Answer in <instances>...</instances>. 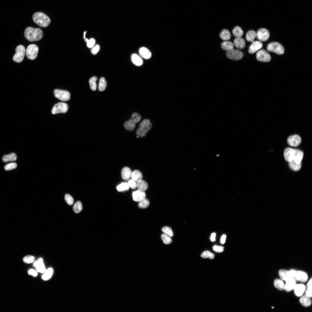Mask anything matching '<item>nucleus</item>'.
Segmentation results:
<instances>
[{
  "mask_svg": "<svg viewBox=\"0 0 312 312\" xmlns=\"http://www.w3.org/2000/svg\"><path fill=\"white\" fill-rule=\"evenodd\" d=\"M267 49L269 51L274 52L279 55L283 54L285 51L282 45L277 42H273L268 44L267 47Z\"/></svg>",
  "mask_w": 312,
  "mask_h": 312,
  "instance_id": "6",
  "label": "nucleus"
},
{
  "mask_svg": "<svg viewBox=\"0 0 312 312\" xmlns=\"http://www.w3.org/2000/svg\"><path fill=\"white\" fill-rule=\"evenodd\" d=\"M226 236L225 235H223L221 237L220 239V243L222 244H224L225 242L226 239Z\"/></svg>",
  "mask_w": 312,
  "mask_h": 312,
  "instance_id": "56",
  "label": "nucleus"
},
{
  "mask_svg": "<svg viewBox=\"0 0 312 312\" xmlns=\"http://www.w3.org/2000/svg\"><path fill=\"white\" fill-rule=\"evenodd\" d=\"M274 284L275 287L280 291H283L285 289V284L281 279H275L274 281Z\"/></svg>",
  "mask_w": 312,
  "mask_h": 312,
  "instance_id": "32",
  "label": "nucleus"
},
{
  "mask_svg": "<svg viewBox=\"0 0 312 312\" xmlns=\"http://www.w3.org/2000/svg\"><path fill=\"white\" fill-rule=\"evenodd\" d=\"M68 109V105L64 102H60L54 105L52 110L51 113L53 114L60 113H65L67 112Z\"/></svg>",
  "mask_w": 312,
  "mask_h": 312,
  "instance_id": "8",
  "label": "nucleus"
},
{
  "mask_svg": "<svg viewBox=\"0 0 312 312\" xmlns=\"http://www.w3.org/2000/svg\"><path fill=\"white\" fill-rule=\"evenodd\" d=\"M216 234L215 233H213L211 235L210 237L211 240L212 242H214L216 240Z\"/></svg>",
  "mask_w": 312,
  "mask_h": 312,
  "instance_id": "57",
  "label": "nucleus"
},
{
  "mask_svg": "<svg viewBox=\"0 0 312 312\" xmlns=\"http://www.w3.org/2000/svg\"><path fill=\"white\" fill-rule=\"evenodd\" d=\"M152 127V124L150 120L148 119H144L139 124L136 132L137 135L140 138L145 137Z\"/></svg>",
  "mask_w": 312,
  "mask_h": 312,
  "instance_id": "3",
  "label": "nucleus"
},
{
  "mask_svg": "<svg viewBox=\"0 0 312 312\" xmlns=\"http://www.w3.org/2000/svg\"><path fill=\"white\" fill-rule=\"evenodd\" d=\"M42 31L39 28L28 27L26 28L24 32L25 38L29 41H38L40 40L43 36Z\"/></svg>",
  "mask_w": 312,
  "mask_h": 312,
  "instance_id": "1",
  "label": "nucleus"
},
{
  "mask_svg": "<svg viewBox=\"0 0 312 312\" xmlns=\"http://www.w3.org/2000/svg\"><path fill=\"white\" fill-rule=\"evenodd\" d=\"M16 53L13 57V61L17 63H20L24 59L25 53V47L21 45L17 47L16 48Z\"/></svg>",
  "mask_w": 312,
  "mask_h": 312,
  "instance_id": "5",
  "label": "nucleus"
},
{
  "mask_svg": "<svg viewBox=\"0 0 312 312\" xmlns=\"http://www.w3.org/2000/svg\"><path fill=\"white\" fill-rule=\"evenodd\" d=\"M92 48L91 51L92 54L93 55L96 54L100 49V47L98 44L96 45Z\"/></svg>",
  "mask_w": 312,
  "mask_h": 312,
  "instance_id": "53",
  "label": "nucleus"
},
{
  "mask_svg": "<svg viewBox=\"0 0 312 312\" xmlns=\"http://www.w3.org/2000/svg\"><path fill=\"white\" fill-rule=\"evenodd\" d=\"M44 264L42 258H39L37 261H35L34 263V266L36 268L38 266Z\"/></svg>",
  "mask_w": 312,
  "mask_h": 312,
  "instance_id": "54",
  "label": "nucleus"
},
{
  "mask_svg": "<svg viewBox=\"0 0 312 312\" xmlns=\"http://www.w3.org/2000/svg\"><path fill=\"white\" fill-rule=\"evenodd\" d=\"M161 238L164 243L165 244H168L172 242V239L171 237L165 233L162 234Z\"/></svg>",
  "mask_w": 312,
  "mask_h": 312,
  "instance_id": "43",
  "label": "nucleus"
},
{
  "mask_svg": "<svg viewBox=\"0 0 312 312\" xmlns=\"http://www.w3.org/2000/svg\"><path fill=\"white\" fill-rule=\"evenodd\" d=\"M131 177V179L137 182L142 180L143 176L140 171L135 170L132 172Z\"/></svg>",
  "mask_w": 312,
  "mask_h": 312,
  "instance_id": "26",
  "label": "nucleus"
},
{
  "mask_svg": "<svg viewBox=\"0 0 312 312\" xmlns=\"http://www.w3.org/2000/svg\"><path fill=\"white\" fill-rule=\"evenodd\" d=\"M289 165L290 168L295 171L299 170L301 167V163L299 164L297 163L293 160L289 162Z\"/></svg>",
  "mask_w": 312,
  "mask_h": 312,
  "instance_id": "36",
  "label": "nucleus"
},
{
  "mask_svg": "<svg viewBox=\"0 0 312 312\" xmlns=\"http://www.w3.org/2000/svg\"><path fill=\"white\" fill-rule=\"evenodd\" d=\"M86 31H85L83 33V38L85 41L87 42V47L89 48H90L93 47L95 45V40L93 38H91L90 40L86 38Z\"/></svg>",
  "mask_w": 312,
  "mask_h": 312,
  "instance_id": "39",
  "label": "nucleus"
},
{
  "mask_svg": "<svg viewBox=\"0 0 312 312\" xmlns=\"http://www.w3.org/2000/svg\"><path fill=\"white\" fill-rule=\"evenodd\" d=\"M53 271L51 268H48L44 272L42 276V279L45 281L49 279L52 277L53 274Z\"/></svg>",
  "mask_w": 312,
  "mask_h": 312,
  "instance_id": "33",
  "label": "nucleus"
},
{
  "mask_svg": "<svg viewBox=\"0 0 312 312\" xmlns=\"http://www.w3.org/2000/svg\"><path fill=\"white\" fill-rule=\"evenodd\" d=\"M55 96L59 99L62 101L69 100L70 98V94L66 90L55 89L54 91Z\"/></svg>",
  "mask_w": 312,
  "mask_h": 312,
  "instance_id": "10",
  "label": "nucleus"
},
{
  "mask_svg": "<svg viewBox=\"0 0 312 312\" xmlns=\"http://www.w3.org/2000/svg\"><path fill=\"white\" fill-rule=\"evenodd\" d=\"M307 289L305 292V295L310 298L312 297V278L308 282L307 285Z\"/></svg>",
  "mask_w": 312,
  "mask_h": 312,
  "instance_id": "40",
  "label": "nucleus"
},
{
  "mask_svg": "<svg viewBox=\"0 0 312 312\" xmlns=\"http://www.w3.org/2000/svg\"><path fill=\"white\" fill-rule=\"evenodd\" d=\"M201 257L203 258H209L213 259L214 257V255L210 251L206 250L203 252L201 254Z\"/></svg>",
  "mask_w": 312,
  "mask_h": 312,
  "instance_id": "45",
  "label": "nucleus"
},
{
  "mask_svg": "<svg viewBox=\"0 0 312 312\" xmlns=\"http://www.w3.org/2000/svg\"><path fill=\"white\" fill-rule=\"evenodd\" d=\"M146 195L144 192L139 190L134 191L132 193L133 200L136 202H140L145 198Z\"/></svg>",
  "mask_w": 312,
  "mask_h": 312,
  "instance_id": "16",
  "label": "nucleus"
},
{
  "mask_svg": "<svg viewBox=\"0 0 312 312\" xmlns=\"http://www.w3.org/2000/svg\"><path fill=\"white\" fill-rule=\"evenodd\" d=\"M287 143L290 146L296 147L298 146L301 142L300 137L297 135H291L287 139Z\"/></svg>",
  "mask_w": 312,
  "mask_h": 312,
  "instance_id": "13",
  "label": "nucleus"
},
{
  "mask_svg": "<svg viewBox=\"0 0 312 312\" xmlns=\"http://www.w3.org/2000/svg\"><path fill=\"white\" fill-rule=\"evenodd\" d=\"M286 281L285 286V290L289 292L293 289L296 285V281L294 279H290Z\"/></svg>",
  "mask_w": 312,
  "mask_h": 312,
  "instance_id": "20",
  "label": "nucleus"
},
{
  "mask_svg": "<svg viewBox=\"0 0 312 312\" xmlns=\"http://www.w3.org/2000/svg\"><path fill=\"white\" fill-rule=\"evenodd\" d=\"M17 165L15 163H11L6 164L4 166L5 169L7 171L15 169L17 168Z\"/></svg>",
  "mask_w": 312,
  "mask_h": 312,
  "instance_id": "47",
  "label": "nucleus"
},
{
  "mask_svg": "<svg viewBox=\"0 0 312 312\" xmlns=\"http://www.w3.org/2000/svg\"><path fill=\"white\" fill-rule=\"evenodd\" d=\"M35 258V257L32 256L28 255L24 257L23 260V262L26 263H30L33 262Z\"/></svg>",
  "mask_w": 312,
  "mask_h": 312,
  "instance_id": "49",
  "label": "nucleus"
},
{
  "mask_svg": "<svg viewBox=\"0 0 312 312\" xmlns=\"http://www.w3.org/2000/svg\"><path fill=\"white\" fill-rule=\"evenodd\" d=\"M141 116L138 113H133L131 118L125 122L124 126L126 129L129 131H132L135 127V124L141 120Z\"/></svg>",
  "mask_w": 312,
  "mask_h": 312,
  "instance_id": "4",
  "label": "nucleus"
},
{
  "mask_svg": "<svg viewBox=\"0 0 312 312\" xmlns=\"http://www.w3.org/2000/svg\"><path fill=\"white\" fill-rule=\"evenodd\" d=\"M129 187L128 183L124 182L118 185L116 187V189L118 192H123L128 190Z\"/></svg>",
  "mask_w": 312,
  "mask_h": 312,
  "instance_id": "37",
  "label": "nucleus"
},
{
  "mask_svg": "<svg viewBox=\"0 0 312 312\" xmlns=\"http://www.w3.org/2000/svg\"><path fill=\"white\" fill-rule=\"evenodd\" d=\"M34 21L39 26L42 27L48 26L51 22L48 16L44 13L42 12H36L33 16Z\"/></svg>",
  "mask_w": 312,
  "mask_h": 312,
  "instance_id": "2",
  "label": "nucleus"
},
{
  "mask_svg": "<svg viewBox=\"0 0 312 312\" xmlns=\"http://www.w3.org/2000/svg\"><path fill=\"white\" fill-rule=\"evenodd\" d=\"M148 187L147 183L142 179L137 182V187L138 190L145 192L148 189Z\"/></svg>",
  "mask_w": 312,
  "mask_h": 312,
  "instance_id": "25",
  "label": "nucleus"
},
{
  "mask_svg": "<svg viewBox=\"0 0 312 312\" xmlns=\"http://www.w3.org/2000/svg\"><path fill=\"white\" fill-rule=\"evenodd\" d=\"M226 55L229 58L234 60L241 59L244 55L243 53L241 51L234 49L227 51Z\"/></svg>",
  "mask_w": 312,
  "mask_h": 312,
  "instance_id": "9",
  "label": "nucleus"
},
{
  "mask_svg": "<svg viewBox=\"0 0 312 312\" xmlns=\"http://www.w3.org/2000/svg\"><path fill=\"white\" fill-rule=\"evenodd\" d=\"M139 53L140 56L145 59H148L151 57V52L145 47L141 48L139 50Z\"/></svg>",
  "mask_w": 312,
  "mask_h": 312,
  "instance_id": "21",
  "label": "nucleus"
},
{
  "mask_svg": "<svg viewBox=\"0 0 312 312\" xmlns=\"http://www.w3.org/2000/svg\"><path fill=\"white\" fill-rule=\"evenodd\" d=\"M233 44L235 47L239 49H242L245 46V40L241 37L236 38L234 40Z\"/></svg>",
  "mask_w": 312,
  "mask_h": 312,
  "instance_id": "22",
  "label": "nucleus"
},
{
  "mask_svg": "<svg viewBox=\"0 0 312 312\" xmlns=\"http://www.w3.org/2000/svg\"><path fill=\"white\" fill-rule=\"evenodd\" d=\"M38 51V48L36 44H31L29 45L26 50V55L27 58L30 60H34L36 57Z\"/></svg>",
  "mask_w": 312,
  "mask_h": 312,
  "instance_id": "7",
  "label": "nucleus"
},
{
  "mask_svg": "<svg viewBox=\"0 0 312 312\" xmlns=\"http://www.w3.org/2000/svg\"><path fill=\"white\" fill-rule=\"evenodd\" d=\"M294 153V149L290 148H286L284 153L285 160L289 162L291 161L293 159Z\"/></svg>",
  "mask_w": 312,
  "mask_h": 312,
  "instance_id": "14",
  "label": "nucleus"
},
{
  "mask_svg": "<svg viewBox=\"0 0 312 312\" xmlns=\"http://www.w3.org/2000/svg\"><path fill=\"white\" fill-rule=\"evenodd\" d=\"M308 279L307 274L304 272L302 271H296L295 280L299 281L302 283L306 282Z\"/></svg>",
  "mask_w": 312,
  "mask_h": 312,
  "instance_id": "17",
  "label": "nucleus"
},
{
  "mask_svg": "<svg viewBox=\"0 0 312 312\" xmlns=\"http://www.w3.org/2000/svg\"><path fill=\"white\" fill-rule=\"evenodd\" d=\"M263 46V44L261 41H254L249 47L248 52L251 54L261 49Z\"/></svg>",
  "mask_w": 312,
  "mask_h": 312,
  "instance_id": "15",
  "label": "nucleus"
},
{
  "mask_svg": "<svg viewBox=\"0 0 312 312\" xmlns=\"http://www.w3.org/2000/svg\"><path fill=\"white\" fill-rule=\"evenodd\" d=\"M17 157L16 155L14 153H11L8 155H4L2 158V160L4 162H7L9 161H15L17 159Z\"/></svg>",
  "mask_w": 312,
  "mask_h": 312,
  "instance_id": "29",
  "label": "nucleus"
},
{
  "mask_svg": "<svg viewBox=\"0 0 312 312\" xmlns=\"http://www.w3.org/2000/svg\"><path fill=\"white\" fill-rule=\"evenodd\" d=\"M132 62L137 66H140L143 63V61L141 57L136 54H133L131 57Z\"/></svg>",
  "mask_w": 312,
  "mask_h": 312,
  "instance_id": "28",
  "label": "nucleus"
},
{
  "mask_svg": "<svg viewBox=\"0 0 312 312\" xmlns=\"http://www.w3.org/2000/svg\"><path fill=\"white\" fill-rule=\"evenodd\" d=\"M213 249L215 251L220 252L223 251L224 248L222 246L215 245L213 247Z\"/></svg>",
  "mask_w": 312,
  "mask_h": 312,
  "instance_id": "51",
  "label": "nucleus"
},
{
  "mask_svg": "<svg viewBox=\"0 0 312 312\" xmlns=\"http://www.w3.org/2000/svg\"><path fill=\"white\" fill-rule=\"evenodd\" d=\"M131 171L130 169L127 167H124L121 171V176L123 180L126 181L129 180L131 177Z\"/></svg>",
  "mask_w": 312,
  "mask_h": 312,
  "instance_id": "19",
  "label": "nucleus"
},
{
  "mask_svg": "<svg viewBox=\"0 0 312 312\" xmlns=\"http://www.w3.org/2000/svg\"><path fill=\"white\" fill-rule=\"evenodd\" d=\"M256 56L257 59L260 62H268L271 59L270 55L265 50L263 49L259 51L256 54Z\"/></svg>",
  "mask_w": 312,
  "mask_h": 312,
  "instance_id": "11",
  "label": "nucleus"
},
{
  "mask_svg": "<svg viewBox=\"0 0 312 312\" xmlns=\"http://www.w3.org/2000/svg\"><path fill=\"white\" fill-rule=\"evenodd\" d=\"M256 37V32L254 30H250L246 34V39L248 42H253Z\"/></svg>",
  "mask_w": 312,
  "mask_h": 312,
  "instance_id": "35",
  "label": "nucleus"
},
{
  "mask_svg": "<svg viewBox=\"0 0 312 312\" xmlns=\"http://www.w3.org/2000/svg\"><path fill=\"white\" fill-rule=\"evenodd\" d=\"M221 47L223 50L228 51L233 49L234 45L230 41H225L222 43Z\"/></svg>",
  "mask_w": 312,
  "mask_h": 312,
  "instance_id": "30",
  "label": "nucleus"
},
{
  "mask_svg": "<svg viewBox=\"0 0 312 312\" xmlns=\"http://www.w3.org/2000/svg\"><path fill=\"white\" fill-rule=\"evenodd\" d=\"M36 270L38 272L42 273H44L46 270L44 264L37 267Z\"/></svg>",
  "mask_w": 312,
  "mask_h": 312,
  "instance_id": "52",
  "label": "nucleus"
},
{
  "mask_svg": "<svg viewBox=\"0 0 312 312\" xmlns=\"http://www.w3.org/2000/svg\"><path fill=\"white\" fill-rule=\"evenodd\" d=\"M149 204L150 202L149 200L145 198L139 202L138 206L140 208L144 209L147 207Z\"/></svg>",
  "mask_w": 312,
  "mask_h": 312,
  "instance_id": "44",
  "label": "nucleus"
},
{
  "mask_svg": "<svg viewBox=\"0 0 312 312\" xmlns=\"http://www.w3.org/2000/svg\"><path fill=\"white\" fill-rule=\"evenodd\" d=\"M220 36L221 38L224 40H229L231 38V35L230 31L226 29H224L222 30L220 34Z\"/></svg>",
  "mask_w": 312,
  "mask_h": 312,
  "instance_id": "31",
  "label": "nucleus"
},
{
  "mask_svg": "<svg viewBox=\"0 0 312 312\" xmlns=\"http://www.w3.org/2000/svg\"><path fill=\"white\" fill-rule=\"evenodd\" d=\"M295 153L293 160L296 163L299 164L301 163L303 156V153L300 150L298 149H295Z\"/></svg>",
  "mask_w": 312,
  "mask_h": 312,
  "instance_id": "23",
  "label": "nucleus"
},
{
  "mask_svg": "<svg viewBox=\"0 0 312 312\" xmlns=\"http://www.w3.org/2000/svg\"><path fill=\"white\" fill-rule=\"evenodd\" d=\"M128 184L129 187L133 189L137 187V182L132 179L129 181Z\"/></svg>",
  "mask_w": 312,
  "mask_h": 312,
  "instance_id": "50",
  "label": "nucleus"
},
{
  "mask_svg": "<svg viewBox=\"0 0 312 312\" xmlns=\"http://www.w3.org/2000/svg\"><path fill=\"white\" fill-rule=\"evenodd\" d=\"M299 301L302 305L306 307L310 306L312 302L310 298L305 295L302 296L300 299Z\"/></svg>",
  "mask_w": 312,
  "mask_h": 312,
  "instance_id": "24",
  "label": "nucleus"
},
{
  "mask_svg": "<svg viewBox=\"0 0 312 312\" xmlns=\"http://www.w3.org/2000/svg\"><path fill=\"white\" fill-rule=\"evenodd\" d=\"M278 274L281 279L285 281L291 278L288 271L284 270H281L278 272Z\"/></svg>",
  "mask_w": 312,
  "mask_h": 312,
  "instance_id": "27",
  "label": "nucleus"
},
{
  "mask_svg": "<svg viewBox=\"0 0 312 312\" xmlns=\"http://www.w3.org/2000/svg\"><path fill=\"white\" fill-rule=\"evenodd\" d=\"M97 80V78L95 76H94L91 78L89 80V83L91 90L93 91H95L96 88V81Z\"/></svg>",
  "mask_w": 312,
  "mask_h": 312,
  "instance_id": "41",
  "label": "nucleus"
},
{
  "mask_svg": "<svg viewBox=\"0 0 312 312\" xmlns=\"http://www.w3.org/2000/svg\"><path fill=\"white\" fill-rule=\"evenodd\" d=\"M162 231L164 233L168 235L171 237L173 236L174 234L172 229L168 226H165L163 227L162 229Z\"/></svg>",
  "mask_w": 312,
  "mask_h": 312,
  "instance_id": "46",
  "label": "nucleus"
},
{
  "mask_svg": "<svg viewBox=\"0 0 312 312\" xmlns=\"http://www.w3.org/2000/svg\"><path fill=\"white\" fill-rule=\"evenodd\" d=\"M74 211L76 213H80L82 209V206L81 203L79 201H77L74 205L73 207Z\"/></svg>",
  "mask_w": 312,
  "mask_h": 312,
  "instance_id": "42",
  "label": "nucleus"
},
{
  "mask_svg": "<svg viewBox=\"0 0 312 312\" xmlns=\"http://www.w3.org/2000/svg\"><path fill=\"white\" fill-rule=\"evenodd\" d=\"M28 274L29 275H32L34 276H36L38 275V273L36 271L33 269H30L28 271Z\"/></svg>",
  "mask_w": 312,
  "mask_h": 312,
  "instance_id": "55",
  "label": "nucleus"
},
{
  "mask_svg": "<svg viewBox=\"0 0 312 312\" xmlns=\"http://www.w3.org/2000/svg\"><path fill=\"white\" fill-rule=\"evenodd\" d=\"M64 198L66 202L69 205H71L73 204V199L70 194H66Z\"/></svg>",
  "mask_w": 312,
  "mask_h": 312,
  "instance_id": "48",
  "label": "nucleus"
},
{
  "mask_svg": "<svg viewBox=\"0 0 312 312\" xmlns=\"http://www.w3.org/2000/svg\"><path fill=\"white\" fill-rule=\"evenodd\" d=\"M295 295L298 297L301 296L305 292L306 287L303 284H296L294 289Z\"/></svg>",
  "mask_w": 312,
  "mask_h": 312,
  "instance_id": "18",
  "label": "nucleus"
},
{
  "mask_svg": "<svg viewBox=\"0 0 312 312\" xmlns=\"http://www.w3.org/2000/svg\"><path fill=\"white\" fill-rule=\"evenodd\" d=\"M244 32L241 28L239 26L235 27L233 30V34L234 37L236 38L241 37L243 35Z\"/></svg>",
  "mask_w": 312,
  "mask_h": 312,
  "instance_id": "34",
  "label": "nucleus"
},
{
  "mask_svg": "<svg viewBox=\"0 0 312 312\" xmlns=\"http://www.w3.org/2000/svg\"><path fill=\"white\" fill-rule=\"evenodd\" d=\"M107 82L105 78L103 77H101L99 79L98 86L99 91H104L105 90Z\"/></svg>",
  "mask_w": 312,
  "mask_h": 312,
  "instance_id": "38",
  "label": "nucleus"
},
{
  "mask_svg": "<svg viewBox=\"0 0 312 312\" xmlns=\"http://www.w3.org/2000/svg\"><path fill=\"white\" fill-rule=\"evenodd\" d=\"M137 138H139V137H138V136H137Z\"/></svg>",
  "mask_w": 312,
  "mask_h": 312,
  "instance_id": "58",
  "label": "nucleus"
},
{
  "mask_svg": "<svg viewBox=\"0 0 312 312\" xmlns=\"http://www.w3.org/2000/svg\"><path fill=\"white\" fill-rule=\"evenodd\" d=\"M256 37L260 41L267 40L270 37V33L267 29L261 28L259 29L256 33Z\"/></svg>",
  "mask_w": 312,
  "mask_h": 312,
  "instance_id": "12",
  "label": "nucleus"
}]
</instances>
